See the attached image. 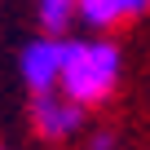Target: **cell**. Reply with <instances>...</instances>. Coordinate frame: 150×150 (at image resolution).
Here are the masks:
<instances>
[{
    "label": "cell",
    "instance_id": "6",
    "mask_svg": "<svg viewBox=\"0 0 150 150\" xmlns=\"http://www.w3.org/2000/svg\"><path fill=\"white\" fill-rule=\"evenodd\" d=\"M110 146H115V132H97L93 137V150H110Z\"/></svg>",
    "mask_w": 150,
    "mask_h": 150
},
{
    "label": "cell",
    "instance_id": "1",
    "mask_svg": "<svg viewBox=\"0 0 150 150\" xmlns=\"http://www.w3.org/2000/svg\"><path fill=\"white\" fill-rule=\"evenodd\" d=\"M57 84L71 102L97 106L115 93L119 84V49L106 40H80V44H62V75Z\"/></svg>",
    "mask_w": 150,
    "mask_h": 150
},
{
    "label": "cell",
    "instance_id": "3",
    "mask_svg": "<svg viewBox=\"0 0 150 150\" xmlns=\"http://www.w3.org/2000/svg\"><path fill=\"white\" fill-rule=\"evenodd\" d=\"M62 75V44L57 40H31L22 49V80L35 93H49Z\"/></svg>",
    "mask_w": 150,
    "mask_h": 150
},
{
    "label": "cell",
    "instance_id": "2",
    "mask_svg": "<svg viewBox=\"0 0 150 150\" xmlns=\"http://www.w3.org/2000/svg\"><path fill=\"white\" fill-rule=\"evenodd\" d=\"M31 119H35V132H40V137L62 141V137H71L75 128H80L84 110H80V102H71V97H53V88H49V93H35V110H31Z\"/></svg>",
    "mask_w": 150,
    "mask_h": 150
},
{
    "label": "cell",
    "instance_id": "7",
    "mask_svg": "<svg viewBox=\"0 0 150 150\" xmlns=\"http://www.w3.org/2000/svg\"><path fill=\"white\" fill-rule=\"evenodd\" d=\"M0 150H5V146H0Z\"/></svg>",
    "mask_w": 150,
    "mask_h": 150
},
{
    "label": "cell",
    "instance_id": "5",
    "mask_svg": "<svg viewBox=\"0 0 150 150\" xmlns=\"http://www.w3.org/2000/svg\"><path fill=\"white\" fill-rule=\"evenodd\" d=\"M71 18H80V0H40V22L49 35H62Z\"/></svg>",
    "mask_w": 150,
    "mask_h": 150
},
{
    "label": "cell",
    "instance_id": "4",
    "mask_svg": "<svg viewBox=\"0 0 150 150\" xmlns=\"http://www.w3.org/2000/svg\"><path fill=\"white\" fill-rule=\"evenodd\" d=\"M80 18L97 31L115 27L119 18H132V0H80Z\"/></svg>",
    "mask_w": 150,
    "mask_h": 150
}]
</instances>
